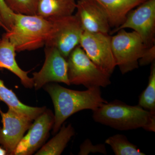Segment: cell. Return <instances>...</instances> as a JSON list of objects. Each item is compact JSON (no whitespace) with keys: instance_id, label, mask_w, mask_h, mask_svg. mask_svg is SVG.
<instances>
[{"instance_id":"19","label":"cell","mask_w":155,"mask_h":155,"mask_svg":"<svg viewBox=\"0 0 155 155\" xmlns=\"http://www.w3.org/2000/svg\"><path fill=\"white\" fill-rule=\"evenodd\" d=\"M138 105L155 115V63L151 64L148 84L139 98Z\"/></svg>"},{"instance_id":"20","label":"cell","mask_w":155,"mask_h":155,"mask_svg":"<svg viewBox=\"0 0 155 155\" xmlns=\"http://www.w3.org/2000/svg\"><path fill=\"white\" fill-rule=\"evenodd\" d=\"M13 13L26 15L36 14L38 0H4Z\"/></svg>"},{"instance_id":"17","label":"cell","mask_w":155,"mask_h":155,"mask_svg":"<svg viewBox=\"0 0 155 155\" xmlns=\"http://www.w3.org/2000/svg\"><path fill=\"white\" fill-rule=\"evenodd\" d=\"M75 134V130L71 124L67 126L64 125L60 128L59 133L43 146L35 155H61Z\"/></svg>"},{"instance_id":"5","label":"cell","mask_w":155,"mask_h":155,"mask_svg":"<svg viewBox=\"0 0 155 155\" xmlns=\"http://www.w3.org/2000/svg\"><path fill=\"white\" fill-rule=\"evenodd\" d=\"M117 32L111 37V45L116 66L123 75L138 68L139 61L147 48L134 31L122 29Z\"/></svg>"},{"instance_id":"18","label":"cell","mask_w":155,"mask_h":155,"mask_svg":"<svg viewBox=\"0 0 155 155\" xmlns=\"http://www.w3.org/2000/svg\"><path fill=\"white\" fill-rule=\"evenodd\" d=\"M116 155H144L137 146L130 143L125 136L117 134L110 137L105 140Z\"/></svg>"},{"instance_id":"11","label":"cell","mask_w":155,"mask_h":155,"mask_svg":"<svg viewBox=\"0 0 155 155\" xmlns=\"http://www.w3.org/2000/svg\"><path fill=\"white\" fill-rule=\"evenodd\" d=\"M34 120L28 133L17 145L14 155H32L41 147L54 125V115L46 109Z\"/></svg>"},{"instance_id":"16","label":"cell","mask_w":155,"mask_h":155,"mask_svg":"<svg viewBox=\"0 0 155 155\" xmlns=\"http://www.w3.org/2000/svg\"><path fill=\"white\" fill-rule=\"evenodd\" d=\"M0 68V71L2 70ZM0 101L5 103L8 107L12 108L19 113L28 116L34 120L46 110L45 107H31L21 102L13 91L5 85L4 81L0 79Z\"/></svg>"},{"instance_id":"3","label":"cell","mask_w":155,"mask_h":155,"mask_svg":"<svg viewBox=\"0 0 155 155\" xmlns=\"http://www.w3.org/2000/svg\"><path fill=\"white\" fill-rule=\"evenodd\" d=\"M52 27L51 21L40 16L14 14L13 25L5 34L16 52L34 51L45 46Z\"/></svg>"},{"instance_id":"8","label":"cell","mask_w":155,"mask_h":155,"mask_svg":"<svg viewBox=\"0 0 155 155\" xmlns=\"http://www.w3.org/2000/svg\"><path fill=\"white\" fill-rule=\"evenodd\" d=\"M129 28L137 32L145 45L148 48L155 42V0H146L128 13L122 25L114 28L111 34L122 29Z\"/></svg>"},{"instance_id":"12","label":"cell","mask_w":155,"mask_h":155,"mask_svg":"<svg viewBox=\"0 0 155 155\" xmlns=\"http://www.w3.org/2000/svg\"><path fill=\"white\" fill-rule=\"evenodd\" d=\"M75 15L83 31L109 34L110 29L105 12L95 0H78Z\"/></svg>"},{"instance_id":"2","label":"cell","mask_w":155,"mask_h":155,"mask_svg":"<svg viewBox=\"0 0 155 155\" xmlns=\"http://www.w3.org/2000/svg\"><path fill=\"white\" fill-rule=\"evenodd\" d=\"M92 112L95 122L116 130L142 128L147 131H155V115L138 105L130 106L115 100L104 104Z\"/></svg>"},{"instance_id":"4","label":"cell","mask_w":155,"mask_h":155,"mask_svg":"<svg viewBox=\"0 0 155 155\" xmlns=\"http://www.w3.org/2000/svg\"><path fill=\"white\" fill-rule=\"evenodd\" d=\"M67 61L70 85H82L90 88L106 87L111 84V75L97 67L80 45L70 53Z\"/></svg>"},{"instance_id":"22","label":"cell","mask_w":155,"mask_h":155,"mask_svg":"<svg viewBox=\"0 0 155 155\" xmlns=\"http://www.w3.org/2000/svg\"><path fill=\"white\" fill-rule=\"evenodd\" d=\"M0 12L7 29L6 32H8L13 25L14 13L7 7L4 0H0Z\"/></svg>"},{"instance_id":"7","label":"cell","mask_w":155,"mask_h":155,"mask_svg":"<svg viewBox=\"0 0 155 155\" xmlns=\"http://www.w3.org/2000/svg\"><path fill=\"white\" fill-rule=\"evenodd\" d=\"M111 37L109 34L83 31L79 44L97 67L110 75L116 67L112 51Z\"/></svg>"},{"instance_id":"14","label":"cell","mask_w":155,"mask_h":155,"mask_svg":"<svg viewBox=\"0 0 155 155\" xmlns=\"http://www.w3.org/2000/svg\"><path fill=\"white\" fill-rule=\"evenodd\" d=\"M105 12L110 27L117 28L126 20L128 13L146 0H95Z\"/></svg>"},{"instance_id":"21","label":"cell","mask_w":155,"mask_h":155,"mask_svg":"<svg viewBox=\"0 0 155 155\" xmlns=\"http://www.w3.org/2000/svg\"><path fill=\"white\" fill-rule=\"evenodd\" d=\"M100 153L104 155L107 154V149L105 145L103 143L93 145L90 140H85L81 145L80 151L78 154L87 155L90 153Z\"/></svg>"},{"instance_id":"25","label":"cell","mask_w":155,"mask_h":155,"mask_svg":"<svg viewBox=\"0 0 155 155\" xmlns=\"http://www.w3.org/2000/svg\"><path fill=\"white\" fill-rule=\"evenodd\" d=\"M8 155L7 151L2 146H0V155Z\"/></svg>"},{"instance_id":"15","label":"cell","mask_w":155,"mask_h":155,"mask_svg":"<svg viewBox=\"0 0 155 155\" xmlns=\"http://www.w3.org/2000/svg\"><path fill=\"white\" fill-rule=\"evenodd\" d=\"M76 6L75 0H38L36 15L53 21L72 15Z\"/></svg>"},{"instance_id":"10","label":"cell","mask_w":155,"mask_h":155,"mask_svg":"<svg viewBox=\"0 0 155 155\" xmlns=\"http://www.w3.org/2000/svg\"><path fill=\"white\" fill-rule=\"evenodd\" d=\"M0 114L3 125L0 127V144L8 155H14L17 145L33 120L11 107L7 113H4L0 108Z\"/></svg>"},{"instance_id":"13","label":"cell","mask_w":155,"mask_h":155,"mask_svg":"<svg viewBox=\"0 0 155 155\" xmlns=\"http://www.w3.org/2000/svg\"><path fill=\"white\" fill-rule=\"evenodd\" d=\"M16 51L8 38L4 33L0 41V68L8 69L19 78L26 88L34 87L32 78L28 77L29 71H25L19 67L16 60Z\"/></svg>"},{"instance_id":"23","label":"cell","mask_w":155,"mask_h":155,"mask_svg":"<svg viewBox=\"0 0 155 155\" xmlns=\"http://www.w3.org/2000/svg\"><path fill=\"white\" fill-rule=\"evenodd\" d=\"M155 46L147 48L142 57L139 61V65L144 66L152 64L155 61Z\"/></svg>"},{"instance_id":"9","label":"cell","mask_w":155,"mask_h":155,"mask_svg":"<svg viewBox=\"0 0 155 155\" xmlns=\"http://www.w3.org/2000/svg\"><path fill=\"white\" fill-rule=\"evenodd\" d=\"M45 47L43 66L39 72H34L32 74L35 89H39L51 82L64 83L70 85L67 59L55 48Z\"/></svg>"},{"instance_id":"1","label":"cell","mask_w":155,"mask_h":155,"mask_svg":"<svg viewBox=\"0 0 155 155\" xmlns=\"http://www.w3.org/2000/svg\"><path fill=\"white\" fill-rule=\"evenodd\" d=\"M43 87L51 98L54 107L53 134L57 133L64 122L73 114L82 110H94L108 102L103 97L100 87L79 91L57 83H48Z\"/></svg>"},{"instance_id":"6","label":"cell","mask_w":155,"mask_h":155,"mask_svg":"<svg viewBox=\"0 0 155 155\" xmlns=\"http://www.w3.org/2000/svg\"><path fill=\"white\" fill-rule=\"evenodd\" d=\"M52 27L45 46L55 48L67 59L70 53L79 45L83 30L75 14L51 21Z\"/></svg>"},{"instance_id":"26","label":"cell","mask_w":155,"mask_h":155,"mask_svg":"<svg viewBox=\"0 0 155 155\" xmlns=\"http://www.w3.org/2000/svg\"><path fill=\"white\" fill-rule=\"evenodd\" d=\"M1 38H0V41H1Z\"/></svg>"},{"instance_id":"24","label":"cell","mask_w":155,"mask_h":155,"mask_svg":"<svg viewBox=\"0 0 155 155\" xmlns=\"http://www.w3.org/2000/svg\"><path fill=\"white\" fill-rule=\"evenodd\" d=\"M0 28H2L5 30H7L5 25V22H4V20H3L2 16L0 12Z\"/></svg>"}]
</instances>
